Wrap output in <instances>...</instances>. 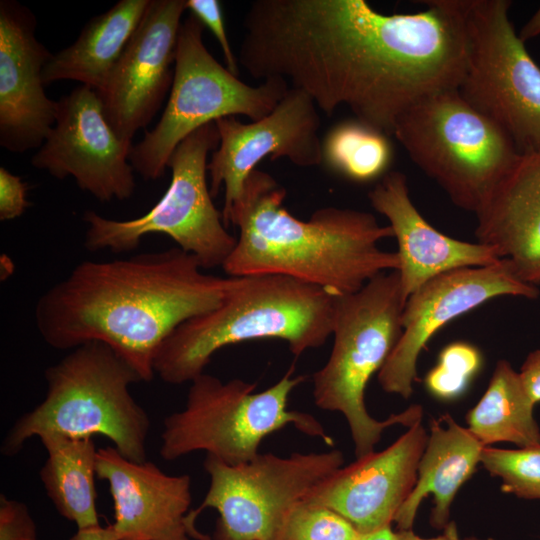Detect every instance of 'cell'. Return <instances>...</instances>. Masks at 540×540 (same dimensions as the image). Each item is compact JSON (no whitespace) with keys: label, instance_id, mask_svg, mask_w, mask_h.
Masks as SVG:
<instances>
[{"label":"cell","instance_id":"obj_16","mask_svg":"<svg viewBox=\"0 0 540 540\" xmlns=\"http://www.w3.org/2000/svg\"><path fill=\"white\" fill-rule=\"evenodd\" d=\"M186 0H151L104 87L97 92L116 135L132 142L161 107L174 78Z\"/></svg>","mask_w":540,"mask_h":540},{"label":"cell","instance_id":"obj_15","mask_svg":"<svg viewBox=\"0 0 540 540\" xmlns=\"http://www.w3.org/2000/svg\"><path fill=\"white\" fill-rule=\"evenodd\" d=\"M535 299L539 290L520 280L507 259L482 267H464L441 273L407 299L403 332L378 372L381 388L407 399L413 392L416 363L429 339L452 319L498 296Z\"/></svg>","mask_w":540,"mask_h":540},{"label":"cell","instance_id":"obj_21","mask_svg":"<svg viewBox=\"0 0 540 540\" xmlns=\"http://www.w3.org/2000/svg\"><path fill=\"white\" fill-rule=\"evenodd\" d=\"M478 242L510 261L523 282L540 283V150L519 154L475 213Z\"/></svg>","mask_w":540,"mask_h":540},{"label":"cell","instance_id":"obj_31","mask_svg":"<svg viewBox=\"0 0 540 540\" xmlns=\"http://www.w3.org/2000/svg\"><path fill=\"white\" fill-rule=\"evenodd\" d=\"M0 540H38L37 527L26 504L0 496Z\"/></svg>","mask_w":540,"mask_h":540},{"label":"cell","instance_id":"obj_24","mask_svg":"<svg viewBox=\"0 0 540 540\" xmlns=\"http://www.w3.org/2000/svg\"><path fill=\"white\" fill-rule=\"evenodd\" d=\"M48 457L40 478L58 513L77 529L100 526L96 509V455L92 438L39 437Z\"/></svg>","mask_w":540,"mask_h":540},{"label":"cell","instance_id":"obj_25","mask_svg":"<svg viewBox=\"0 0 540 540\" xmlns=\"http://www.w3.org/2000/svg\"><path fill=\"white\" fill-rule=\"evenodd\" d=\"M534 403L517 373L499 360L489 385L467 416L469 431L484 447L510 442L520 448L540 445V428L534 419Z\"/></svg>","mask_w":540,"mask_h":540},{"label":"cell","instance_id":"obj_17","mask_svg":"<svg viewBox=\"0 0 540 540\" xmlns=\"http://www.w3.org/2000/svg\"><path fill=\"white\" fill-rule=\"evenodd\" d=\"M427 441L419 421L385 450L339 468L313 489L305 503L335 511L361 536L390 527L414 489Z\"/></svg>","mask_w":540,"mask_h":540},{"label":"cell","instance_id":"obj_37","mask_svg":"<svg viewBox=\"0 0 540 540\" xmlns=\"http://www.w3.org/2000/svg\"><path fill=\"white\" fill-rule=\"evenodd\" d=\"M361 540H396L391 526L361 537Z\"/></svg>","mask_w":540,"mask_h":540},{"label":"cell","instance_id":"obj_30","mask_svg":"<svg viewBox=\"0 0 540 540\" xmlns=\"http://www.w3.org/2000/svg\"><path fill=\"white\" fill-rule=\"evenodd\" d=\"M186 9L213 33L222 50L226 68L238 76V60L234 56L225 31L220 2L217 0H186Z\"/></svg>","mask_w":540,"mask_h":540},{"label":"cell","instance_id":"obj_27","mask_svg":"<svg viewBox=\"0 0 540 540\" xmlns=\"http://www.w3.org/2000/svg\"><path fill=\"white\" fill-rule=\"evenodd\" d=\"M480 462L502 480V491L519 498L540 499V445L517 450L486 446Z\"/></svg>","mask_w":540,"mask_h":540},{"label":"cell","instance_id":"obj_33","mask_svg":"<svg viewBox=\"0 0 540 540\" xmlns=\"http://www.w3.org/2000/svg\"><path fill=\"white\" fill-rule=\"evenodd\" d=\"M519 376L531 401L534 404L540 402V349L529 353Z\"/></svg>","mask_w":540,"mask_h":540},{"label":"cell","instance_id":"obj_20","mask_svg":"<svg viewBox=\"0 0 540 540\" xmlns=\"http://www.w3.org/2000/svg\"><path fill=\"white\" fill-rule=\"evenodd\" d=\"M368 199L388 219L397 240L398 272L406 301L420 286L441 273L489 266L503 259L491 246L454 239L429 224L413 204L407 178L400 171L386 172L369 191Z\"/></svg>","mask_w":540,"mask_h":540},{"label":"cell","instance_id":"obj_29","mask_svg":"<svg viewBox=\"0 0 540 540\" xmlns=\"http://www.w3.org/2000/svg\"><path fill=\"white\" fill-rule=\"evenodd\" d=\"M361 537L335 511L304 502L290 515L281 540H361Z\"/></svg>","mask_w":540,"mask_h":540},{"label":"cell","instance_id":"obj_28","mask_svg":"<svg viewBox=\"0 0 540 540\" xmlns=\"http://www.w3.org/2000/svg\"><path fill=\"white\" fill-rule=\"evenodd\" d=\"M481 354L470 343L458 341L447 345L439 354L437 365L426 378L428 391L437 398L458 397L481 366Z\"/></svg>","mask_w":540,"mask_h":540},{"label":"cell","instance_id":"obj_35","mask_svg":"<svg viewBox=\"0 0 540 540\" xmlns=\"http://www.w3.org/2000/svg\"><path fill=\"white\" fill-rule=\"evenodd\" d=\"M70 540H119L112 525L102 527L97 526L87 529H77V532Z\"/></svg>","mask_w":540,"mask_h":540},{"label":"cell","instance_id":"obj_7","mask_svg":"<svg viewBox=\"0 0 540 540\" xmlns=\"http://www.w3.org/2000/svg\"><path fill=\"white\" fill-rule=\"evenodd\" d=\"M305 376L293 368L271 387L255 392L256 384L241 379L222 381L202 373L190 383L181 411L165 417L160 456L172 461L196 451L237 465L255 458L268 435L288 425L333 446V438L311 414L289 410L290 393Z\"/></svg>","mask_w":540,"mask_h":540},{"label":"cell","instance_id":"obj_11","mask_svg":"<svg viewBox=\"0 0 540 540\" xmlns=\"http://www.w3.org/2000/svg\"><path fill=\"white\" fill-rule=\"evenodd\" d=\"M215 122L208 123L175 148L167 168L170 184L161 199L145 214L130 220L105 218L86 211L84 246L89 251H131L152 233L165 234L182 250L194 255L203 269L223 266L237 238L231 235L213 201L207 183V158L218 148Z\"/></svg>","mask_w":540,"mask_h":540},{"label":"cell","instance_id":"obj_13","mask_svg":"<svg viewBox=\"0 0 540 540\" xmlns=\"http://www.w3.org/2000/svg\"><path fill=\"white\" fill-rule=\"evenodd\" d=\"M57 103L55 124L32 166L60 180L73 177L100 201L130 198L136 186L129 161L133 145L113 131L97 92L80 85Z\"/></svg>","mask_w":540,"mask_h":540},{"label":"cell","instance_id":"obj_32","mask_svg":"<svg viewBox=\"0 0 540 540\" xmlns=\"http://www.w3.org/2000/svg\"><path fill=\"white\" fill-rule=\"evenodd\" d=\"M28 185L19 176L0 168V220L7 221L21 216L29 207L26 195Z\"/></svg>","mask_w":540,"mask_h":540},{"label":"cell","instance_id":"obj_4","mask_svg":"<svg viewBox=\"0 0 540 540\" xmlns=\"http://www.w3.org/2000/svg\"><path fill=\"white\" fill-rule=\"evenodd\" d=\"M335 297L288 276H238L219 306L184 322L162 343L154 372L168 384L191 382L218 350L258 339L283 340L299 356L332 335Z\"/></svg>","mask_w":540,"mask_h":540},{"label":"cell","instance_id":"obj_1","mask_svg":"<svg viewBox=\"0 0 540 540\" xmlns=\"http://www.w3.org/2000/svg\"><path fill=\"white\" fill-rule=\"evenodd\" d=\"M423 3L383 14L365 0H254L238 62L255 79L304 91L328 116L345 106L393 135L414 105L458 89L465 70V0Z\"/></svg>","mask_w":540,"mask_h":540},{"label":"cell","instance_id":"obj_18","mask_svg":"<svg viewBox=\"0 0 540 540\" xmlns=\"http://www.w3.org/2000/svg\"><path fill=\"white\" fill-rule=\"evenodd\" d=\"M36 24L26 6L0 1V144L10 152L40 148L56 120L58 103L42 79L52 54L37 40Z\"/></svg>","mask_w":540,"mask_h":540},{"label":"cell","instance_id":"obj_2","mask_svg":"<svg viewBox=\"0 0 540 540\" xmlns=\"http://www.w3.org/2000/svg\"><path fill=\"white\" fill-rule=\"evenodd\" d=\"M237 281L205 273L178 246L83 261L38 299L36 327L58 350L102 342L149 382L162 343L184 322L219 306Z\"/></svg>","mask_w":540,"mask_h":540},{"label":"cell","instance_id":"obj_36","mask_svg":"<svg viewBox=\"0 0 540 540\" xmlns=\"http://www.w3.org/2000/svg\"><path fill=\"white\" fill-rule=\"evenodd\" d=\"M518 34L524 43L540 35V7L525 23Z\"/></svg>","mask_w":540,"mask_h":540},{"label":"cell","instance_id":"obj_3","mask_svg":"<svg viewBox=\"0 0 540 540\" xmlns=\"http://www.w3.org/2000/svg\"><path fill=\"white\" fill-rule=\"evenodd\" d=\"M285 198V187L270 174L250 173L228 219L239 235L222 266L227 275H283L342 296L399 269L397 252L378 246L393 230L373 214L330 206L301 220L283 206Z\"/></svg>","mask_w":540,"mask_h":540},{"label":"cell","instance_id":"obj_19","mask_svg":"<svg viewBox=\"0 0 540 540\" xmlns=\"http://www.w3.org/2000/svg\"><path fill=\"white\" fill-rule=\"evenodd\" d=\"M96 476L107 481L119 540H190L191 477L168 475L151 461L133 462L116 448L97 450Z\"/></svg>","mask_w":540,"mask_h":540},{"label":"cell","instance_id":"obj_26","mask_svg":"<svg viewBox=\"0 0 540 540\" xmlns=\"http://www.w3.org/2000/svg\"><path fill=\"white\" fill-rule=\"evenodd\" d=\"M323 162L350 180L382 177L392 160L387 135L358 120L334 126L322 142Z\"/></svg>","mask_w":540,"mask_h":540},{"label":"cell","instance_id":"obj_6","mask_svg":"<svg viewBox=\"0 0 540 540\" xmlns=\"http://www.w3.org/2000/svg\"><path fill=\"white\" fill-rule=\"evenodd\" d=\"M405 304L398 270L335 297L333 346L327 362L313 374V397L320 409L344 415L357 459L374 452L386 428L411 427L422 418V407L412 405L379 421L368 413L364 400L371 376L380 371L401 337Z\"/></svg>","mask_w":540,"mask_h":540},{"label":"cell","instance_id":"obj_23","mask_svg":"<svg viewBox=\"0 0 540 540\" xmlns=\"http://www.w3.org/2000/svg\"><path fill=\"white\" fill-rule=\"evenodd\" d=\"M150 2L120 0L108 11L90 19L73 44L52 54L43 68L44 85L74 80L99 92L141 23Z\"/></svg>","mask_w":540,"mask_h":540},{"label":"cell","instance_id":"obj_14","mask_svg":"<svg viewBox=\"0 0 540 540\" xmlns=\"http://www.w3.org/2000/svg\"><path fill=\"white\" fill-rule=\"evenodd\" d=\"M215 124L220 142L207 171L213 198L224 186L221 214L226 227L245 180L262 159L286 157L300 167L323 162L318 108L302 90L290 88L272 112L260 120L242 123L230 116L217 119Z\"/></svg>","mask_w":540,"mask_h":540},{"label":"cell","instance_id":"obj_22","mask_svg":"<svg viewBox=\"0 0 540 540\" xmlns=\"http://www.w3.org/2000/svg\"><path fill=\"white\" fill-rule=\"evenodd\" d=\"M443 420L446 427L435 420L430 424L431 435L419 461L417 482L394 519L399 530L412 529L418 507L430 493L434 496L430 523L443 529L458 489L480 462L482 443L449 414Z\"/></svg>","mask_w":540,"mask_h":540},{"label":"cell","instance_id":"obj_10","mask_svg":"<svg viewBox=\"0 0 540 540\" xmlns=\"http://www.w3.org/2000/svg\"><path fill=\"white\" fill-rule=\"evenodd\" d=\"M203 24L192 14L182 21L170 95L157 125L131 148L129 161L146 180L160 178L175 148L200 127L217 119L267 116L290 89L282 79L258 86L242 82L208 51Z\"/></svg>","mask_w":540,"mask_h":540},{"label":"cell","instance_id":"obj_5","mask_svg":"<svg viewBox=\"0 0 540 540\" xmlns=\"http://www.w3.org/2000/svg\"><path fill=\"white\" fill-rule=\"evenodd\" d=\"M47 393L14 423L1 452L14 456L34 436L69 438L102 435L130 461H146L150 419L129 387L139 375L108 345L88 342L72 349L45 371Z\"/></svg>","mask_w":540,"mask_h":540},{"label":"cell","instance_id":"obj_12","mask_svg":"<svg viewBox=\"0 0 540 540\" xmlns=\"http://www.w3.org/2000/svg\"><path fill=\"white\" fill-rule=\"evenodd\" d=\"M467 56L460 95L520 154L540 150V67L516 32L509 0H465Z\"/></svg>","mask_w":540,"mask_h":540},{"label":"cell","instance_id":"obj_8","mask_svg":"<svg viewBox=\"0 0 540 540\" xmlns=\"http://www.w3.org/2000/svg\"><path fill=\"white\" fill-rule=\"evenodd\" d=\"M340 450L258 454L229 465L207 455L206 496L187 514L195 540H281L292 512L313 489L343 466Z\"/></svg>","mask_w":540,"mask_h":540},{"label":"cell","instance_id":"obj_34","mask_svg":"<svg viewBox=\"0 0 540 540\" xmlns=\"http://www.w3.org/2000/svg\"><path fill=\"white\" fill-rule=\"evenodd\" d=\"M396 540H482L477 537H467L461 539L454 521H450L443 528V533L434 538H422L415 534L412 529L399 530L395 532Z\"/></svg>","mask_w":540,"mask_h":540},{"label":"cell","instance_id":"obj_9","mask_svg":"<svg viewBox=\"0 0 540 540\" xmlns=\"http://www.w3.org/2000/svg\"><path fill=\"white\" fill-rule=\"evenodd\" d=\"M393 136L454 205L474 214L520 154L510 137L457 89L414 105Z\"/></svg>","mask_w":540,"mask_h":540}]
</instances>
